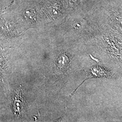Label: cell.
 <instances>
[{
	"mask_svg": "<svg viewBox=\"0 0 122 122\" xmlns=\"http://www.w3.org/2000/svg\"><path fill=\"white\" fill-rule=\"evenodd\" d=\"M14 0H0V11L8 8L12 4Z\"/></svg>",
	"mask_w": 122,
	"mask_h": 122,
	"instance_id": "7a4b0ae2",
	"label": "cell"
},
{
	"mask_svg": "<svg viewBox=\"0 0 122 122\" xmlns=\"http://www.w3.org/2000/svg\"><path fill=\"white\" fill-rule=\"evenodd\" d=\"M104 0H61L66 14L96 12Z\"/></svg>",
	"mask_w": 122,
	"mask_h": 122,
	"instance_id": "6da1fadb",
	"label": "cell"
}]
</instances>
